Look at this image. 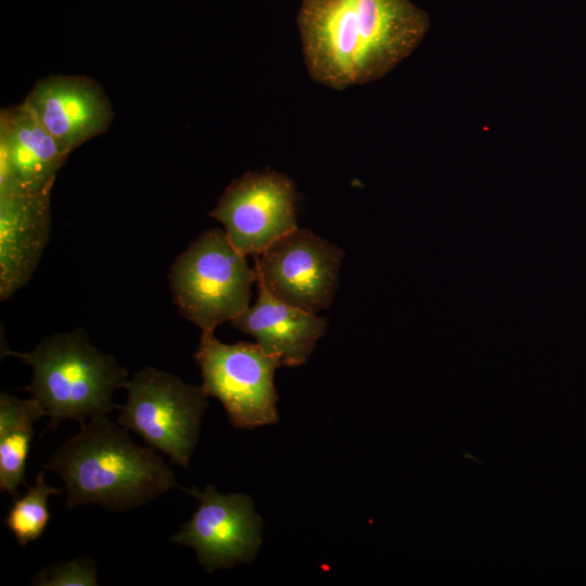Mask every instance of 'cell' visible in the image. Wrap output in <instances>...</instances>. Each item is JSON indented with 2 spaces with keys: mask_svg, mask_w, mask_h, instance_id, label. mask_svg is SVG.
Here are the masks:
<instances>
[{
  "mask_svg": "<svg viewBox=\"0 0 586 586\" xmlns=\"http://www.w3.org/2000/svg\"><path fill=\"white\" fill-rule=\"evenodd\" d=\"M257 280L278 300L317 314L332 304L344 252L296 228L254 255Z\"/></svg>",
  "mask_w": 586,
  "mask_h": 586,
  "instance_id": "7",
  "label": "cell"
},
{
  "mask_svg": "<svg viewBox=\"0 0 586 586\" xmlns=\"http://www.w3.org/2000/svg\"><path fill=\"white\" fill-rule=\"evenodd\" d=\"M65 153L22 103L0 115V194L52 188Z\"/></svg>",
  "mask_w": 586,
  "mask_h": 586,
  "instance_id": "11",
  "label": "cell"
},
{
  "mask_svg": "<svg viewBox=\"0 0 586 586\" xmlns=\"http://www.w3.org/2000/svg\"><path fill=\"white\" fill-rule=\"evenodd\" d=\"M117 423L187 469L199 440L208 396L171 372L145 367L127 381Z\"/></svg>",
  "mask_w": 586,
  "mask_h": 586,
  "instance_id": "5",
  "label": "cell"
},
{
  "mask_svg": "<svg viewBox=\"0 0 586 586\" xmlns=\"http://www.w3.org/2000/svg\"><path fill=\"white\" fill-rule=\"evenodd\" d=\"M5 354L31 367V381L24 390L46 410V430L66 419L82 424L107 416L116 407L113 394L128 381L127 370L92 345L81 328L47 336L28 353Z\"/></svg>",
  "mask_w": 586,
  "mask_h": 586,
  "instance_id": "3",
  "label": "cell"
},
{
  "mask_svg": "<svg viewBox=\"0 0 586 586\" xmlns=\"http://www.w3.org/2000/svg\"><path fill=\"white\" fill-rule=\"evenodd\" d=\"M200 501L191 519L180 525L170 542L195 550L206 572L250 563L262 544L263 522L251 497L219 494L212 485L204 492L186 489Z\"/></svg>",
  "mask_w": 586,
  "mask_h": 586,
  "instance_id": "9",
  "label": "cell"
},
{
  "mask_svg": "<svg viewBox=\"0 0 586 586\" xmlns=\"http://www.w3.org/2000/svg\"><path fill=\"white\" fill-rule=\"evenodd\" d=\"M297 24L310 77L342 90L392 71L430 21L409 0H303Z\"/></svg>",
  "mask_w": 586,
  "mask_h": 586,
  "instance_id": "1",
  "label": "cell"
},
{
  "mask_svg": "<svg viewBox=\"0 0 586 586\" xmlns=\"http://www.w3.org/2000/svg\"><path fill=\"white\" fill-rule=\"evenodd\" d=\"M194 359L204 393L222 404L234 428L252 430L278 422L273 377L282 366L279 357L256 343L226 344L214 332H202Z\"/></svg>",
  "mask_w": 586,
  "mask_h": 586,
  "instance_id": "6",
  "label": "cell"
},
{
  "mask_svg": "<svg viewBox=\"0 0 586 586\" xmlns=\"http://www.w3.org/2000/svg\"><path fill=\"white\" fill-rule=\"evenodd\" d=\"M256 283L255 304L231 320L232 327L252 335L265 353L279 357L282 366L303 365L324 334L327 320L278 300L263 282Z\"/></svg>",
  "mask_w": 586,
  "mask_h": 586,
  "instance_id": "13",
  "label": "cell"
},
{
  "mask_svg": "<svg viewBox=\"0 0 586 586\" xmlns=\"http://www.w3.org/2000/svg\"><path fill=\"white\" fill-rule=\"evenodd\" d=\"M23 104L67 154L106 131L113 117L101 87L82 76L43 78Z\"/></svg>",
  "mask_w": 586,
  "mask_h": 586,
  "instance_id": "10",
  "label": "cell"
},
{
  "mask_svg": "<svg viewBox=\"0 0 586 586\" xmlns=\"http://www.w3.org/2000/svg\"><path fill=\"white\" fill-rule=\"evenodd\" d=\"M52 188L0 194V300L22 289L37 269L51 234Z\"/></svg>",
  "mask_w": 586,
  "mask_h": 586,
  "instance_id": "12",
  "label": "cell"
},
{
  "mask_svg": "<svg viewBox=\"0 0 586 586\" xmlns=\"http://www.w3.org/2000/svg\"><path fill=\"white\" fill-rule=\"evenodd\" d=\"M298 196L294 182L276 171L246 173L224 191L209 216L221 222L243 255H257L296 229Z\"/></svg>",
  "mask_w": 586,
  "mask_h": 586,
  "instance_id": "8",
  "label": "cell"
},
{
  "mask_svg": "<svg viewBox=\"0 0 586 586\" xmlns=\"http://www.w3.org/2000/svg\"><path fill=\"white\" fill-rule=\"evenodd\" d=\"M151 446L136 444L127 430L106 416L80 424L43 469L65 484L68 509L97 505L128 511L181 487L174 470Z\"/></svg>",
  "mask_w": 586,
  "mask_h": 586,
  "instance_id": "2",
  "label": "cell"
},
{
  "mask_svg": "<svg viewBox=\"0 0 586 586\" xmlns=\"http://www.w3.org/2000/svg\"><path fill=\"white\" fill-rule=\"evenodd\" d=\"M61 489L46 483L43 471L25 494L15 497L3 522L21 547L39 539L46 531L51 513L48 508L50 496L60 495Z\"/></svg>",
  "mask_w": 586,
  "mask_h": 586,
  "instance_id": "15",
  "label": "cell"
},
{
  "mask_svg": "<svg viewBox=\"0 0 586 586\" xmlns=\"http://www.w3.org/2000/svg\"><path fill=\"white\" fill-rule=\"evenodd\" d=\"M256 281L246 256L219 228L203 231L177 256L168 272L179 314L202 332H214L241 315L249 307Z\"/></svg>",
  "mask_w": 586,
  "mask_h": 586,
  "instance_id": "4",
  "label": "cell"
},
{
  "mask_svg": "<svg viewBox=\"0 0 586 586\" xmlns=\"http://www.w3.org/2000/svg\"><path fill=\"white\" fill-rule=\"evenodd\" d=\"M47 412L33 397L21 399L0 394V491L17 497L26 484L25 469L34 424Z\"/></svg>",
  "mask_w": 586,
  "mask_h": 586,
  "instance_id": "14",
  "label": "cell"
},
{
  "mask_svg": "<svg viewBox=\"0 0 586 586\" xmlns=\"http://www.w3.org/2000/svg\"><path fill=\"white\" fill-rule=\"evenodd\" d=\"M98 584L95 562L86 556L48 565L31 581V585L37 586H97Z\"/></svg>",
  "mask_w": 586,
  "mask_h": 586,
  "instance_id": "16",
  "label": "cell"
}]
</instances>
